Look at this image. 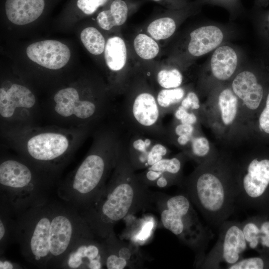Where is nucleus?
Here are the masks:
<instances>
[{
  "mask_svg": "<svg viewBox=\"0 0 269 269\" xmlns=\"http://www.w3.org/2000/svg\"><path fill=\"white\" fill-rule=\"evenodd\" d=\"M268 20H269V17H268Z\"/></svg>",
  "mask_w": 269,
  "mask_h": 269,
  "instance_id": "43",
  "label": "nucleus"
},
{
  "mask_svg": "<svg viewBox=\"0 0 269 269\" xmlns=\"http://www.w3.org/2000/svg\"><path fill=\"white\" fill-rule=\"evenodd\" d=\"M124 145L128 158L136 170L155 164L168 154L164 142L149 136L127 133Z\"/></svg>",
  "mask_w": 269,
  "mask_h": 269,
  "instance_id": "13",
  "label": "nucleus"
},
{
  "mask_svg": "<svg viewBox=\"0 0 269 269\" xmlns=\"http://www.w3.org/2000/svg\"><path fill=\"white\" fill-rule=\"evenodd\" d=\"M219 105L224 124L226 125L231 124L237 114L238 99L230 89H224L220 93Z\"/></svg>",
  "mask_w": 269,
  "mask_h": 269,
  "instance_id": "27",
  "label": "nucleus"
},
{
  "mask_svg": "<svg viewBox=\"0 0 269 269\" xmlns=\"http://www.w3.org/2000/svg\"><path fill=\"white\" fill-rule=\"evenodd\" d=\"M16 218L7 211L0 208V252L3 254L10 243L15 242Z\"/></svg>",
  "mask_w": 269,
  "mask_h": 269,
  "instance_id": "26",
  "label": "nucleus"
},
{
  "mask_svg": "<svg viewBox=\"0 0 269 269\" xmlns=\"http://www.w3.org/2000/svg\"><path fill=\"white\" fill-rule=\"evenodd\" d=\"M112 96L123 95L138 67L129 41L117 32L107 40L104 52Z\"/></svg>",
  "mask_w": 269,
  "mask_h": 269,
  "instance_id": "11",
  "label": "nucleus"
},
{
  "mask_svg": "<svg viewBox=\"0 0 269 269\" xmlns=\"http://www.w3.org/2000/svg\"><path fill=\"white\" fill-rule=\"evenodd\" d=\"M156 99L160 112L163 116L170 112L186 95L184 88L179 87L171 89H159L155 90Z\"/></svg>",
  "mask_w": 269,
  "mask_h": 269,
  "instance_id": "24",
  "label": "nucleus"
},
{
  "mask_svg": "<svg viewBox=\"0 0 269 269\" xmlns=\"http://www.w3.org/2000/svg\"><path fill=\"white\" fill-rule=\"evenodd\" d=\"M44 0H6L5 13L10 21L25 25L37 19L44 8Z\"/></svg>",
  "mask_w": 269,
  "mask_h": 269,
  "instance_id": "20",
  "label": "nucleus"
},
{
  "mask_svg": "<svg viewBox=\"0 0 269 269\" xmlns=\"http://www.w3.org/2000/svg\"><path fill=\"white\" fill-rule=\"evenodd\" d=\"M193 155L198 157L206 156L209 151L210 145L207 138L203 136L193 137L191 141Z\"/></svg>",
  "mask_w": 269,
  "mask_h": 269,
  "instance_id": "30",
  "label": "nucleus"
},
{
  "mask_svg": "<svg viewBox=\"0 0 269 269\" xmlns=\"http://www.w3.org/2000/svg\"><path fill=\"white\" fill-rule=\"evenodd\" d=\"M241 224L248 247L254 250L260 246L269 248V221L259 225L250 218L246 219Z\"/></svg>",
  "mask_w": 269,
  "mask_h": 269,
  "instance_id": "23",
  "label": "nucleus"
},
{
  "mask_svg": "<svg viewBox=\"0 0 269 269\" xmlns=\"http://www.w3.org/2000/svg\"><path fill=\"white\" fill-rule=\"evenodd\" d=\"M259 124L261 129L269 134V93L267 99L266 107L259 118Z\"/></svg>",
  "mask_w": 269,
  "mask_h": 269,
  "instance_id": "36",
  "label": "nucleus"
},
{
  "mask_svg": "<svg viewBox=\"0 0 269 269\" xmlns=\"http://www.w3.org/2000/svg\"><path fill=\"white\" fill-rule=\"evenodd\" d=\"M265 267L263 259L261 257L241 259L236 263L229 266L227 269H263Z\"/></svg>",
  "mask_w": 269,
  "mask_h": 269,
  "instance_id": "29",
  "label": "nucleus"
},
{
  "mask_svg": "<svg viewBox=\"0 0 269 269\" xmlns=\"http://www.w3.org/2000/svg\"><path fill=\"white\" fill-rule=\"evenodd\" d=\"M81 42L88 51L96 56L104 54L107 39L94 26L85 28L81 32Z\"/></svg>",
  "mask_w": 269,
  "mask_h": 269,
  "instance_id": "25",
  "label": "nucleus"
},
{
  "mask_svg": "<svg viewBox=\"0 0 269 269\" xmlns=\"http://www.w3.org/2000/svg\"><path fill=\"white\" fill-rule=\"evenodd\" d=\"M101 123L94 129L92 143L85 157L63 181L59 182L57 189L59 198L79 212L86 209L104 188L123 147L125 135L120 123L113 117L107 124Z\"/></svg>",
  "mask_w": 269,
  "mask_h": 269,
  "instance_id": "2",
  "label": "nucleus"
},
{
  "mask_svg": "<svg viewBox=\"0 0 269 269\" xmlns=\"http://www.w3.org/2000/svg\"><path fill=\"white\" fill-rule=\"evenodd\" d=\"M123 95L121 106L119 109L115 107L113 114L124 130L166 141L155 90L139 64Z\"/></svg>",
  "mask_w": 269,
  "mask_h": 269,
  "instance_id": "7",
  "label": "nucleus"
},
{
  "mask_svg": "<svg viewBox=\"0 0 269 269\" xmlns=\"http://www.w3.org/2000/svg\"><path fill=\"white\" fill-rule=\"evenodd\" d=\"M26 53L33 62L52 70H59L64 67L71 56L68 47L54 40L33 43L27 47Z\"/></svg>",
  "mask_w": 269,
  "mask_h": 269,
  "instance_id": "15",
  "label": "nucleus"
},
{
  "mask_svg": "<svg viewBox=\"0 0 269 269\" xmlns=\"http://www.w3.org/2000/svg\"><path fill=\"white\" fill-rule=\"evenodd\" d=\"M180 105L187 110H197L199 108V99L193 91L188 92L180 103Z\"/></svg>",
  "mask_w": 269,
  "mask_h": 269,
  "instance_id": "35",
  "label": "nucleus"
},
{
  "mask_svg": "<svg viewBox=\"0 0 269 269\" xmlns=\"http://www.w3.org/2000/svg\"><path fill=\"white\" fill-rule=\"evenodd\" d=\"M96 127L53 124L0 131L3 146L56 177Z\"/></svg>",
  "mask_w": 269,
  "mask_h": 269,
  "instance_id": "4",
  "label": "nucleus"
},
{
  "mask_svg": "<svg viewBox=\"0 0 269 269\" xmlns=\"http://www.w3.org/2000/svg\"><path fill=\"white\" fill-rule=\"evenodd\" d=\"M166 9H178L185 7L190 4L187 0H151Z\"/></svg>",
  "mask_w": 269,
  "mask_h": 269,
  "instance_id": "34",
  "label": "nucleus"
},
{
  "mask_svg": "<svg viewBox=\"0 0 269 269\" xmlns=\"http://www.w3.org/2000/svg\"><path fill=\"white\" fill-rule=\"evenodd\" d=\"M129 43L137 62L157 60L161 54V45L142 31L140 30L134 34Z\"/></svg>",
  "mask_w": 269,
  "mask_h": 269,
  "instance_id": "22",
  "label": "nucleus"
},
{
  "mask_svg": "<svg viewBox=\"0 0 269 269\" xmlns=\"http://www.w3.org/2000/svg\"><path fill=\"white\" fill-rule=\"evenodd\" d=\"M94 235L83 239L69 251L60 268L100 269L105 266L106 250Z\"/></svg>",
  "mask_w": 269,
  "mask_h": 269,
  "instance_id": "14",
  "label": "nucleus"
},
{
  "mask_svg": "<svg viewBox=\"0 0 269 269\" xmlns=\"http://www.w3.org/2000/svg\"><path fill=\"white\" fill-rule=\"evenodd\" d=\"M156 184L158 187L163 188L169 184L168 179L163 176L159 177L156 181Z\"/></svg>",
  "mask_w": 269,
  "mask_h": 269,
  "instance_id": "41",
  "label": "nucleus"
},
{
  "mask_svg": "<svg viewBox=\"0 0 269 269\" xmlns=\"http://www.w3.org/2000/svg\"><path fill=\"white\" fill-rule=\"evenodd\" d=\"M219 229L218 240L211 251L203 259L200 266L205 269H225L237 262L248 246L241 223L226 220Z\"/></svg>",
  "mask_w": 269,
  "mask_h": 269,
  "instance_id": "12",
  "label": "nucleus"
},
{
  "mask_svg": "<svg viewBox=\"0 0 269 269\" xmlns=\"http://www.w3.org/2000/svg\"><path fill=\"white\" fill-rule=\"evenodd\" d=\"M42 106L33 92L22 84L6 80L0 88V130L38 125Z\"/></svg>",
  "mask_w": 269,
  "mask_h": 269,
  "instance_id": "10",
  "label": "nucleus"
},
{
  "mask_svg": "<svg viewBox=\"0 0 269 269\" xmlns=\"http://www.w3.org/2000/svg\"><path fill=\"white\" fill-rule=\"evenodd\" d=\"M194 128L193 125L179 123L174 128V134L176 136L193 134Z\"/></svg>",
  "mask_w": 269,
  "mask_h": 269,
  "instance_id": "37",
  "label": "nucleus"
},
{
  "mask_svg": "<svg viewBox=\"0 0 269 269\" xmlns=\"http://www.w3.org/2000/svg\"><path fill=\"white\" fill-rule=\"evenodd\" d=\"M84 88L69 86L58 90L45 105L43 115L51 124L65 127H96L111 115L115 106L108 87L98 83Z\"/></svg>",
  "mask_w": 269,
  "mask_h": 269,
  "instance_id": "6",
  "label": "nucleus"
},
{
  "mask_svg": "<svg viewBox=\"0 0 269 269\" xmlns=\"http://www.w3.org/2000/svg\"><path fill=\"white\" fill-rule=\"evenodd\" d=\"M159 207L163 227L193 248L198 255V262L205 255L204 251L208 234L198 220L187 195L178 194L154 197Z\"/></svg>",
  "mask_w": 269,
  "mask_h": 269,
  "instance_id": "9",
  "label": "nucleus"
},
{
  "mask_svg": "<svg viewBox=\"0 0 269 269\" xmlns=\"http://www.w3.org/2000/svg\"><path fill=\"white\" fill-rule=\"evenodd\" d=\"M232 89L249 109L256 110L258 108L263 98V89L254 73L249 71L240 72L233 81Z\"/></svg>",
  "mask_w": 269,
  "mask_h": 269,
  "instance_id": "19",
  "label": "nucleus"
},
{
  "mask_svg": "<svg viewBox=\"0 0 269 269\" xmlns=\"http://www.w3.org/2000/svg\"><path fill=\"white\" fill-rule=\"evenodd\" d=\"M176 142L180 146H185L191 141L193 137V134L191 135L183 134L177 136Z\"/></svg>",
  "mask_w": 269,
  "mask_h": 269,
  "instance_id": "39",
  "label": "nucleus"
},
{
  "mask_svg": "<svg viewBox=\"0 0 269 269\" xmlns=\"http://www.w3.org/2000/svg\"><path fill=\"white\" fill-rule=\"evenodd\" d=\"M21 268L20 266L16 263H12L9 261L4 259H0V269H12Z\"/></svg>",
  "mask_w": 269,
  "mask_h": 269,
  "instance_id": "40",
  "label": "nucleus"
},
{
  "mask_svg": "<svg viewBox=\"0 0 269 269\" xmlns=\"http://www.w3.org/2000/svg\"><path fill=\"white\" fill-rule=\"evenodd\" d=\"M191 4L178 9H168L155 16L144 24L140 31L145 32L160 44L175 32L178 18L191 9Z\"/></svg>",
  "mask_w": 269,
  "mask_h": 269,
  "instance_id": "17",
  "label": "nucleus"
},
{
  "mask_svg": "<svg viewBox=\"0 0 269 269\" xmlns=\"http://www.w3.org/2000/svg\"><path fill=\"white\" fill-rule=\"evenodd\" d=\"M186 195L199 210L207 223L219 228L237 209V181L225 180L214 172L195 174L185 183Z\"/></svg>",
  "mask_w": 269,
  "mask_h": 269,
  "instance_id": "8",
  "label": "nucleus"
},
{
  "mask_svg": "<svg viewBox=\"0 0 269 269\" xmlns=\"http://www.w3.org/2000/svg\"><path fill=\"white\" fill-rule=\"evenodd\" d=\"M214 0L215 1H217L218 2L226 3V2H228V1L231 0V1L233 0Z\"/></svg>",
  "mask_w": 269,
  "mask_h": 269,
  "instance_id": "42",
  "label": "nucleus"
},
{
  "mask_svg": "<svg viewBox=\"0 0 269 269\" xmlns=\"http://www.w3.org/2000/svg\"><path fill=\"white\" fill-rule=\"evenodd\" d=\"M238 64V56L234 49L229 46L218 47L211 59L210 66L214 77L220 80L229 79L234 73Z\"/></svg>",
  "mask_w": 269,
  "mask_h": 269,
  "instance_id": "21",
  "label": "nucleus"
},
{
  "mask_svg": "<svg viewBox=\"0 0 269 269\" xmlns=\"http://www.w3.org/2000/svg\"><path fill=\"white\" fill-rule=\"evenodd\" d=\"M140 69L155 90L180 87L183 81L181 71L169 61L138 62Z\"/></svg>",
  "mask_w": 269,
  "mask_h": 269,
  "instance_id": "16",
  "label": "nucleus"
},
{
  "mask_svg": "<svg viewBox=\"0 0 269 269\" xmlns=\"http://www.w3.org/2000/svg\"><path fill=\"white\" fill-rule=\"evenodd\" d=\"M128 262L125 258L115 254L106 252L105 267L108 269H123Z\"/></svg>",
  "mask_w": 269,
  "mask_h": 269,
  "instance_id": "32",
  "label": "nucleus"
},
{
  "mask_svg": "<svg viewBox=\"0 0 269 269\" xmlns=\"http://www.w3.org/2000/svg\"><path fill=\"white\" fill-rule=\"evenodd\" d=\"M92 235L79 211L62 200L51 198L16 217L15 242L25 260L40 269L60 268L72 248Z\"/></svg>",
  "mask_w": 269,
  "mask_h": 269,
  "instance_id": "1",
  "label": "nucleus"
},
{
  "mask_svg": "<svg viewBox=\"0 0 269 269\" xmlns=\"http://www.w3.org/2000/svg\"><path fill=\"white\" fill-rule=\"evenodd\" d=\"M223 37V32L216 26L206 25L198 27L189 34L186 46V53L191 57H200L219 46Z\"/></svg>",
  "mask_w": 269,
  "mask_h": 269,
  "instance_id": "18",
  "label": "nucleus"
},
{
  "mask_svg": "<svg viewBox=\"0 0 269 269\" xmlns=\"http://www.w3.org/2000/svg\"><path fill=\"white\" fill-rule=\"evenodd\" d=\"M58 177L36 167L18 155L1 154L0 207L15 218L51 198Z\"/></svg>",
  "mask_w": 269,
  "mask_h": 269,
  "instance_id": "5",
  "label": "nucleus"
},
{
  "mask_svg": "<svg viewBox=\"0 0 269 269\" xmlns=\"http://www.w3.org/2000/svg\"><path fill=\"white\" fill-rule=\"evenodd\" d=\"M124 143L117 165L95 199L80 212L94 236L103 240L115 235L114 227L127 216L145 207L154 195L139 174L134 173Z\"/></svg>",
  "mask_w": 269,
  "mask_h": 269,
  "instance_id": "3",
  "label": "nucleus"
},
{
  "mask_svg": "<svg viewBox=\"0 0 269 269\" xmlns=\"http://www.w3.org/2000/svg\"><path fill=\"white\" fill-rule=\"evenodd\" d=\"M109 0H78V7L85 14L92 15L101 7L104 6Z\"/></svg>",
  "mask_w": 269,
  "mask_h": 269,
  "instance_id": "31",
  "label": "nucleus"
},
{
  "mask_svg": "<svg viewBox=\"0 0 269 269\" xmlns=\"http://www.w3.org/2000/svg\"><path fill=\"white\" fill-rule=\"evenodd\" d=\"M188 110L180 105L175 111V118L180 121V123L193 125L197 122V117L194 113Z\"/></svg>",
  "mask_w": 269,
  "mask_h": 269,
  "instance_id": "33",
  "label": "nucleus"
},
{
  "mask_svg": "<svg viewBox=\"0 0 269 269\" xmlns=\"http://www.w3.org/2000/svg\"><path fill=\"white\" fill-rule=\"evenodd\" d=\"M182 168V162L179 158H163L149 167L148 169L159 172L160 176L165 177L170 183L171 181L178 175Z\"/></svg>",
  "mask_w": 269,
  "mask_h": 269,
  "instance_id": "28",
  "label": "nucleus"
},
{
  "mask_svg": "<svg viewBox=\"0 0 269 269\" xmlns=\"http://www.w3.org/2000/svg\"><path fill=\"white\" fill-rule=\"evenodd\" d=\"M153 227V223L152 222H148L145 224L144 226L142 228L141 232L139 233L138 237L139 240H145L150 235V232Z\"/></svg>",
  "mask_w": 269,
  "mask_h": 269,
  "instance_id": "38",
  "label": "nucleus"
}]
</instances>
